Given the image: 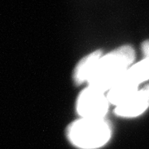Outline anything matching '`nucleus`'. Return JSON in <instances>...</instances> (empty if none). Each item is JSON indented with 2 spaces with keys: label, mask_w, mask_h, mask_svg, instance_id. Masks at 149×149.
Listing matches in <instances>:
<instances>
[{
  "label": "nucleus",
  "mask_w": 149,
  "mask_h": 149,
  "mask_svg": "<svg viewBox=\"0 0 149 149\" xmlns=\"http://www.w3.org/2000/svg\"><path fill=\"white\" fill-rule=\"evenodd\" d=\"M109 102L104 93L87 86L76 100V112L81 118H103L109 109Z\"/></svg>",
  "instance_id": "obj_4"
},
{
  "label": "nucleus",
  "mask_w": 149,
  "mask_h": 149,
  "mask_svg": "<svg viewBox=\"0 0 149 149\" xmlns=\"http://www.w3.org/2000/svg\"><path fill=\"white\" fill-rule=\"evenodd\" d=\"M102 56L101 50H96L80 60L73 71L72 77L74 85H80L84 82H88Z\"/></svg>",
  "instance_id": "obj_6"
},
{
  "label": "nucleus",
  "mask_w": 149,
  "mask_h": 149,
  "mask_svg": "<svg viewBox=\"0 0 149 149\" xmlns=\"http://www.w3.org/2000/svg\"><path fill=\"white\" fill-rule=\"evenodd\" d=\"M141 49L145 58H149V39L144 41L142 43Z\"/></svg>",
  "instance_id": "obj_7"
},
{
  "label": "nucleus",
  "mask_w": 149,
  "mask_h": 149,
  "mask_svg": "<svg viewBox=\"0 0 149 149\" xmlns=\"http://www.w3.org/2000/svg\"><path fill=\"white\" fill-rule=\"evenodd\" d=\"M135 59L130 45H123L103 55L88 80V86L102 93L108 92L123 76Z\"/></svg>",
  "instance_id": "obj_1"
},
{
  "label": "nucleus",
  "mask_w": 149,
  "mask_h": 149,
  "mask_svg": "<svg viewBox=\"0 0 149 149\" xmlns=\"http://www.w3.org/2000/svg\"><path fill=\"white\" fill-rule=\"evenodd\" d=\"M148 80L149 58H144L128 68L107 92V99L111 104L118 106L139 91L140 84Z\"/></svg>",
  "instance_id": "obj_3"
},
{
  "label": "nucleus",
  "mask_w": 149,
  "mask_h": 149,
  "mask_svg": "<svg viewBox=\"0 0 149 149\" xmlns=\"http://www.w3.org/2000/svg\"><path fill=\"white\" fill-rule=\"evenodd\" d=\"M149 108V84L139 90L126 101L116 106L114 113L123 118L138 117Z\"/></svg>",
  "instance_id": "obj_5"
},
{
  "label": "nucleus",
  "mask_w": 149,
  "mask_h": 149,
  "mask_svg": "<svg viewBox=\"0 0 149 149\" xmlns=\"http://www.w3.org/2000/svg\"><path fill=\"white\" fill-rule=\"evenodd\" d=\"M65 133L70 143L75 148L97 149L110 140L112 127L104 118H80L70 123Z\"/></svg>",
  "instance_id": "obj_2"
}]
</instances>
